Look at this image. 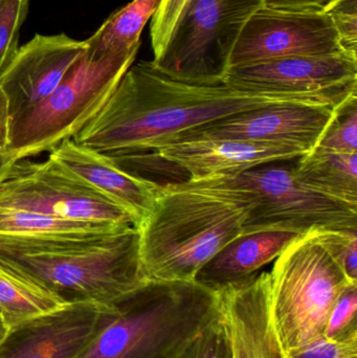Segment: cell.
I'll return each instance as SVG.
<instances>
[{"instance_id": "13", "label": "cell", "mask_w": 357, "mask_h": 358, "mask_svg": "<svg viewBox=\"0 0 357 358\" xmlns=\"http://www.w3.org/2000/svg\"><path fill=\"white\" fill-rule=\"evenodd\" d=\"M335 109L337 107L323 103L270 105L210 124L180 141H242L291 147L308 153L316 148L335 117Z\"/></svg>"}, {"instance_id": "23", "label": "cell", "mask_w": 357, "mask_h": 358, "mask_svg": "<svg viewBox=\"0 0 357 358\" xmlns=\"http://www.w3.org/2000/svg\"><path fill=\"white\" fill-rule=\"evenodd\" d=\"M314 149L326 152L357 153V94L337 107L335 117Z\"/></svg>"}, {"instance_id": "25", "label": "cell", "mask_w": 357, "mask_h": 358, "mask_svg": "<svg viewBox=\"0 0 357 358\" xmlns=\"http://www.w3.org/2000/svg\"><path fill=\"white\" fill-rule=\"evenodd\" d=\"M357 283H350L344 288L335 301L324 336L328 340H342L357 336Z\"/></svg>"}, {"instance_id": "22", "label": "cell", "mask_w": 357, "mask_h": 358, "mask_svg": "<svg viewBox=\"0 0 357 358\" xmlns=\"http://www.w3.org/2000/svg\"><path fill=\"white\" fill-rule=\"evenodd\" d=\"M64 305L56 294L0 264V315L8 328Z\"/></svg>"}, {"instance_id": "26", "label": "cell", "mask_w": 357, "mask_h": 358, "mask_svg": "<svg viewBox=\"0 0 357 358\" xmlns=\"http://www.w3.org/2000/svg\"><path fill=\"white\" fill-rule=\"evenodd\" d=\"M230 348L228 332L220 317L212 322L180 358H226Z\"/></svg>"}, {"instance_id": "18", "label": "cell", "mask_w": 357, "mask_h": 358, "mask_svg": "<svg viewBox=\"0 0 357 358\" xmlns=\"http://www.w3.org/2000/svg\"><path fill=\"white\" fill-rule=\"evenodd\" d=\"M300 235L282 229L240 234L199 269L194 282L218 292L247 281L276 260Z\"/></svg>"}, {"instance_id": "29", "label": "cell", "mask_w": 357, "mask_h": 358, "mask_svg": "<svg viewBox=\"0 0 357 358\" xmlns=\"http://www.w3.org/2000/svg\"><path fill=\"white\" fill-rule=\"evenodd\" d=\"M323 233L349 281L357 283V231L323 229Z\"/></svg>"}, {"instance_id": "19", "label": "cell", "mask_w": 357, "mask_h": 358, "mask_svg": "<svg viewBox=\"0 0 357 358\" xmlns=\"http://www.w3.org/2000/svg\"><path fill=\"white\" fill-rule=\"evenodd\" d=\"M293 178L316 193L357 208V153L314 149L299 157Z\"/></svg>"}, {"instance_id": "32", "label": "cell", "mask_w": 357, "mask_h": 358, "mask_svg": "<svg viewBox=\"0 0 357 358\" xmlns=\"http://www.w3.org/2000/svg\"><path fill=\"white\" fill-rule=\"evenodd\" d=\"M10 108H8V99L0 88V152L8 151L10 144Z\"/></svg>"}, {"instance_id": "27", "label": "cell", "mask_w": 357, "mask_h": 358, "mask_svg": "<svg viewBox=\"0 0 357 358\" xmlns=\"http://www.w3.org/2000/svg\"><path fill=\"white\" fill-rule=\"evenodd\" d=\"M325 12L333 20L343 50L357 55V0H335Z\"/></svg>"}, {"instance_id": "8", "label": "cell", "mask_w": 357, "mask_h": 358, "mask_svg": "<svg viewBox=\"0 0 357 358\" xmlns=\"http://www.w3.org/2000/svg\"><path fill=\"white\" fill-rule=\"evenodd\" d=\"M291 161L263 164L236 176L209 178L251 198L242 234L270 229L300 234L312 229L357 231V208L300 185L293 178L296 163Z\"/></svg>"}, {"instance_id": "21", "label": "cell", "mask_w": 357, "mask_h": 358, "mask_svg": "<svg viewBox=\"0 0 357 358\" xmlns=\"http://www.w3.org/2000/svg\"><path fill=\"white\" fill-rule=\"evenodd\" d=\"M161 2V0H133L113 13L92 37L85 40V56L90 60H98L112 52L140 46L143 29Z\"/></svg>"}, {"instance_id": "34", "label": "cell", "mask_w": 357, "mask_h": 358, "mask_svg": "<svg viewBox=\"0 0 357 358\" xmlns=\"http://www.w3.org/2000/svg\"><path fill=\"white\" fill-rule=\"evenodd\" d=\"M8 326L6 325L3 319H2L1 315H0V340H2V338H3V336H6V332H8Z\"/></svg>"}, {"instance_id": "3", "label": "cell", "mask_w": 357, "mask_h": 358, "mask_svg": "<svg viewBox=\"0 0 357 358\" xmlns=\"http://www.w3.org/2000/svg\"><path fill=\"white\" fill-rule=\"evenodd\" d=\"M0 264L66 304L112 306L147 282L134 227L96 237L0 235Z\"/></svg>"}, {"instance_id": "35", "label": "cell", "mask_w": 357, "mask_h": 358, "mask_svg": "<svg viewBox=\"0 0 357 358\" xmlns=\"http://www.w3.org/2000/svg\"><path fill=\"white\" fill-rule=\"evenodd\" d=\"M226 358H232V351H231V346L230 348H228V353H226Z\"/></svg>"}, {"instance_id": "30", "label": "cell", "mask_w": 357, "mask_h": 358, "mask_svg": "<svg viewBox=\"0 0 357 358\" xmlns=\"http://www.w3.org/2000/svg\"><path fill=\"white\" fill-rule=\"evenodd\" d=\"M287 358H357V336L342 340L323 336Z\"/></svg>"}, {"instance_id": "5", "label": "cell", "mask_w": 357, "mask_h": 358, "mask_svg": "<svg viewBox=\"0 0 357 358\" xmlns=\"http://www.w3.org/2000/svg\"><path fill=\"white\" fill-rule=\"evenodd\" d=\"M349 281L323 229L300 235L270 273L272 326L286 357L323 338L331 309Z\"/></svg>"}, {"instance_id": "11", "label": "cell", "mask_w": 357, "mask_h": 358, "mask_svg": "<svg viewBox=\"0 0 357 358\" xmlns=\"http://www.w3.org/2000/svg\"><path fill=\"white\" fill-rule=\"evenodd\" d=\"M345 52L326 12L261 8L245 23L228 67L295 56H330ZM351 54V52H350Z\"/></svg>"}, {"instance_id": "10", "label": "cell", "mask_w": 357, "mask_h": 358, "mask_svg": "<svg viewBox=\"0 0 357 358\" xmlns=\"http://www.w3.org/2000/svg\"><path fill=\"white\" fill-rule=\"evenodd\" d=\"M222 84L249 92L319 99L337 107L357 94V55L295 56L234 65Z\"/></svg>"}, {"instance_id": "31", "label": "cell", "mask_w": 357, "mask_h": 358, "mask_svg": "<svg viewBox=\"0 0 357 358\" xmlns=\"http://www.w3.org/2000/svg\"><path fill=\"white\" fill-rule=\"evenodd\" d=\"M264 8L293 12H325L335 0H262Z\"/></svg>"}, {"instance_id": "16", "label": "cell", "mask_w": 357, "mask_h": 358, "mask_svg": "<svg viewBox=\"0 0 357 358\" xmlns=\"http://www.w3.org/2000/svg\"><path fill=\"white\" fill-rule=\"evenodd\" d=\"M48 157L129 214L138 229L152 212L161 185L122 169L112 157L65 140Z\"/></svg>"}, {"instance_id": "9", "label": "cell", "mask_w": 357, "mask_h": 358, "mask_svg": "<svg viewBox=\"0 0 357 358\" xmlns=\"http://www.w3.org/2000/svg\"><path fill=\"white\" fill-rule=\"evenodd\" d=\"M0 206L71 220L134 227L123 208L50 157L42 163H15L0 185Z\"/></svg>"}, {"instance_id": "12", "label": "cell", "mask_w": 357, "mask_h": 358, "mask_svg": "<svg viewBox=\"0 0 357 358\" xmlns=\"http://www.w3.org/2000/svg\"><path fill=\"white\" fill-rule=\"evenodd\" d=\"M115 305L71 303L8 328L0 358H75L109 323Z\"/></svg>"}, {"instance_id": "7", "label": "cell", "mask_w": 357, "mask_h": 358, "mask_svg": "<svg viewBox=\"0 0 357 358\" xmlns=\"http://www.w3.org/2000/svg\"><path fill=\"white\" fill-rule=\"evenodd\" d=\"M262 0H188L153 66L170 79L194 85L222 84L231 54Z\"/></svg>"}, {"instance_id": "15", "label": "cell", "mask_w": 357, "mask_h": 358, "mask_svg": "<svg viewBox=\"0 0 357 358\" xmlns=\"http://www.w3.org/2000/svg\"><path fill=\"white\" fill-rule=\"evenodd\" d=\"M232 358H287L270 317V273L218 290Z\"/></svg>"}, {"instance_id": "4", "label": "cell", "mask_w": 357, "mask_h": 358, "mask_svg": "<svg viewBox=\"0 0 357 358\" xmlns=\"http://www.w3.org/2000/svg\"><path fill=\"white\" fill-rule=\"evenodd\" d=\"M220 313L216 290L147 281L115 304L109 323L75 358H180Z\"/></svg>"}, {"instance_id": "6", "label": "cell", "mask_w": 357, "mask_h": 358, "mask_svg": "<svg viewBox=\"0 0 357 358\" xmlns=\"http://www.w3.org/2000/svg\"><path fill=\"white\" fill-rule=\"evenodd\" d=\"M138 50L136 46L98 60L84 54L46 100L12 120L8 151L15 161L50 152L75 138L108 102Z\"/></svg>"}, {"instance_id": "20", "label": "cell", "mask_w": 357, "mask_h": 358, "mask_svg": "<svg viewBox=\"0 0 357 358\" xmlns=\"http://www.w3.org/2000/svg\"><path fill=\"white\" fill-rule=\"evenodd\" d=\"M130 227L58 218L34 210L0 206V235L29 238H84L115 233Z\"/></svg>"}, {"instance_id": "14", "label": "cell", "mask_w": 357, "mask_h": 358, "mask_svg": "<svg viewBox=\"0 0 357 358\" xmlns=\"http://www.w3.org/2000/svg\"><path fill=\"white\" fill-rule=\"evenodd\" d=\"M87 44L66 34L36 35L18 52L0 79L12 120L48 98L84 56Z\"/></svg>"}, {"instance_id": "2", "label": "cell", "mask_w": 357, "mask_h": 358, "mask_svg": "<svg viewBox=\"0 0 357 358\" xmlns=\"http://www.w3.org/2000/svg\"><path fill=\"white\" fill-rule=\"evenodd\" d=\"M252 200L211 179L161 185L138 227L147 281L194 282L199 269L242 234Z\"/></svg>"}, {"instance_id": "24", "label": "cell", "mask_w": 357, "mask_h": 358, "mask_svg": "<svg viewBox=\"0 0 357 358\" xmlns=\"http://www.w3.org/2000/svg\"><path fill=\"white\" fill-rule=\"evenodd\" d=\"M29 0H0V79L16 57Z\"/></svg>"}, {"instance_id": "28", "label": "cell", "mask_w": 357, "mask_h": 358, "mask_svg": "<svg viewBox=\"0 0 357 358\" xmlns=\"http://www.w3.org/2000/svg\"><path fill=\"white\" fill-rule=\"evenodd\" d=\"M188 0H161L151 22V42L154 59L165 50L180 13Z\"/></svg>"}, {"instance_id": "33", "label": "cell", "mask_w": 357, "mask_h": 358, "mask_svg": "<svg viewBox=\"0 0 357 358\" xmlns=\"http://www.w3.org/2000/svg\"><path fill=\"white\" fill-rule=\"evenodd\" d=\"M15 163L17 162L8 151L0 152V185L8 178Z\"/></svg>"}, {"instance_id": "1", "label": "cell", "mask_w": 357, "mask_h": 358, "mask_svg": "<svg viewBox=\"0 0 357 358\" xmlns=\"http://www.w3.org/2000/svg\"><path fill=\"white\" fill-rule=\"evenodd\" d=\"M319 99L194 85L170 79L152 63L128 69L102 110L73 140L108 157L155 152L212 123L270 105Z\"/></svg>"}, {"instance_id": "17", "label": "cell", "mask_w": 357, "mask_h": 358, "mask_svg": "<svg viewBox=\"0 0 357 358\" xmlns=\"http://www.w3.org/2000/svg\"><path fill=\"white\" fill-rule=\"evenodd\" d=\"M155 155L187 172V180L236 176L272 162L291 161L307 155L291 147L234 140L192 138L168 145Z\"/></svg>"}]
</instances>
